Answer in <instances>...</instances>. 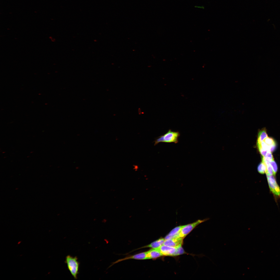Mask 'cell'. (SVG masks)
I'll return each mask as SVG.
<instances>
[{
	"instance_id": "6da1fadb",
	"label": "cell",
	"mask_w": 280,
	"mask_h": 280,
	"mask_svg": "<svg viewBox=\"0 0 280 280\" xmlns=\"http://www.w3.org/2000/svg\"><path fill=\"white\" fill-rule=\"evenodd\" d=\"M180 135L179 132L173 131L170 129L165 134L159 137L155 140L154 145H156L160 142L177 143L178 142Z\"/></svg>"
},
{
	"instance_id": "7a4b0ae2",
	"label": "cell",
	"mask_w": 280,
	"mask_h": 280,
	"mask_svg": "<svg viewBox=\"0 0 280 280\" xmlns=\"http://www.w3.org/2000/svg\"><path fill=\"white\" fill-rule=\"evenodd\" d=\"M65 262L71 274L75 279H76L79 265L77 258L68 255L66 258Z\"/></svg>"
},
{
	"instance_id": "3957f363",
	"label": "cell",
	"mask_w": 280,
	"mask_h": 280,
	"mask_svg": "<svg viewBox=\"0 0 280 280\" xmlns=\"http://www.w3.org/2000/svg\"><path fill=\"white\" fill-rule=\"evenodd\" d=\"M209 219L206 218L202 220H198L192 223L183 226L178 234V237L184 239L196 226Z\"/></svg>"
},
{
	"instance_id": "277c9868",
	"label": "cell",
	"mask_w": 280,
	"mask_h": 280,
	"mask_svg": "<svg viewBox=\"0 0 280 280\" xmlns=\"http://www.w3.org/2000/svg\"><path fill=\"white\" fill-rule=\"evenodd\" d=\"M270 191L276 197H280V187L278 184L274 176L266 175Z\"/></svg>"
},
{
	"instance_id": "5b68a950",
	"label": "cell",
	"mask_w": 280,
	"mask_h": 280,
	"mask_svg": "<svg viewBox=\"0 0 280 280\" xmlns=\"http://www.w3.org/2000/svg\"><path fill=\"white\" fill-rule=\"evenodd\" d=\"M183 239L177 237L165 240L163 245L177 248L181 246Z\"/></svg>"
},
{
	"instance_id": "8992f818",
	"label": "cell",
	"mask_w": 280,
	"mask_h": 280,
	"mask_svg": "<svg viewBox=\"0 0 280 280\" xmlns=\"http://www.w3.org/2000/svg\"><path fill=\"white\" fill-rule=\"evenodd\" d=\"M130 259L138 260L148 259L147 251L141 253L134 255L126 257L125 258L119 259L114 262L113 263V265L123 261Z\"/></svg>"
},
{
	"instance_id": "52a82bcc",
	"label": "cell",
	"mask_w": 280,
	"mask_h": 280,
	"mask_svg": "<svg viewBox=\"0 0 280 280\" xmlns=\"http://www.w3.org/2000/svg\"><path fill=\"white\" fill-rule=\"evenodd\" d=\"M158 248L163 256H174L176 249V248L164 245Z\"/></svg>"
},
{
	"instance_id": "ba28073f",
	"label": "cell",
	"mask_w": 280,
	"mask_h": 280,
	"mask_svg": "<svg viewBox=\"0 0 280 280\" xmlns=\"http://www.w3.org/2000/svg\"><path fill=\"white\" fill-rule=\"evenodd\" d=\"M165 240L164 238H160L147 245L141 247L139 249L148 247L154 249L158 248L163 245Z\"/></svg>"
},
{
	"instance_id": "9c48e42d",
	"label": "cell",
	"mask_w": 280,
	"mask_h": 280,
	"mask_svg": "<svg viewBox=\"0 0 280 280\" xmlns=\"http://www.w3.org/2000/svg\"><path fill=\"white\" fill-rule=\"evenodd\" d=\"M147 253L148 259L156 258L163 256L158 248H152L147 251Z\"/></svg>"
},
{
	"instance_id": "30bf717a",
	"label": "cell",
	"mask_w": 280,
	"mask_h": 280,
	"mask_svg": "<svg viewBox=\"0 0 280 280\" xmlns=\"http://www.w3.org/2000/svg\"><path fill=\"white\" fill-rule=\"evenodd\" d=\"M183 226H177L173 229L165 238V240L177 237Z\"/></svg>"
},
{
	"instance_id": "8fae6325",
	"label": "cell",
	"mask_w": 280,
	"mask_h": 280,
	"mask_svg": "<svg viewBox=\"0 0 280 280\" xmlns=\"http://www.w3.org/2000/svg\"><path fill=\"white\" fill-rule=\"evenodd\" d=\"M268 137L266 129L263 128L260 130L258 134L257 144H260L265 138Z\"/></svg>"
},
{
	"instance_id": "7c38bea8",
	"label": "cell",
	"mask_w": 280,
	"mask_h": 280,
	"mask_svg": "<svg viewBox=\"0 0 280 280\" xmlns=\"http://www.w3.org/2000/svg\"><path fill=\"white\" fill-rule=\"evenodd\" d=\"M257 169L258 172L261 174H264L266 170V166L265 164L262 162L258 165Z\"/></svg>"
},
{
	"instance_id": "4fadbf2b",
	"label": "cell",
	"mask_w": 280,
	"mask_h": 280,
	"mask_svg": "<svg viewBox=\"0 0 280 280\" xmlns=\"http://www.w3.org/2000/svg\"><path fill=\"white\" fill-rule=\"evenodd\" d=\"M270 164L273 170L274 175L275 176L278 170L277 164L274 160L270 162Z\"/></svg>"
},
{
	"instance_id": "5bb4252c",
	"label": "cell",
	"mask_w": 280,
	"mask_h": 280,
	"mask_svg": "<svg viewBox=\"0 0 280 280\" xmlns=\"http://www.w3.org/2000/svg\"><path fill=\"white\" fill-rule=\"evenodd\" d=\"M263 141L269 146L271 145L276 143L275 141L273 138L268 137L265 138Z\"/></svg>"
},
{
	"instance_id": "9a60e30c",
	"label": "cell",
	"mask_w": 280,
	"mask_h": 280,
	"mask_svg": "<svg viewBox=\"0 0 280 280\" xmlns=\"http://www.w3.org/2000/svg\"><path fill=\"white\" fill-rule=\"evenodd\" d=\"M263 157L266 160L269 162L274 160L271 152L269 151H268L265 156Z\"/></svg>"
},
{
	"instance_id": "2e32d148",
	"label": "cell",
	"mask_w": 280,
	"mask_h": 280,
	"mask_svg": "<svg viewBox=\"0 0 280 280\" xmlns=\"http://www.w3.org/2000/svg\"><path fill=\"white\" fill-rule=\"evenodd\" d=\"M257 145L259 152L261 155L263 157L265 156L268 151L262 149L261 147L260 144H257Z\"/></svg>"
},
{
	"instance_id": "e0dca14e",
	"label": "cell",
	"mask_w": 280,
	"mask_h": 280,
	"mask_svg": "<svg viewBox=\"0 0 280 280\" xmlns=\"http://www.w3.org/2000/svg\"><path fill=\"white\" fill-rule=\"evenodd\" d=\"M184 253V251L181 246L176 248L174 256L179 255Z\"/></svg>"
},
{
	"instance_id": "ac0fdd59",
	"label": "cell",
	"mask_w": 280,
	"mask_h": 280,
	"mask_svg": "<svg viewBox=\"0 0 280 280\" xmlns=\"http://www.w3.org/2000/svg\"><path fill=\"white\" fill-rule=\"evenodd\" d=\"M260 145L261 147L263 149L269 151L270 146L267 144L264 141H262L260 144Z\"/></svg>"
},
{
	"instance_id": "d6986e66",
	"label": "cell",
	"mask_w": 280,
	"mask_h": 280,
	"mask_svg": "<svg viewBox=\"0 0 280 280\" xmlns=\"http://www.w3.org/2000/svg\"><path fill=\"white\" fill-rule=\"evenodd\" d=\"M276 143L273 145L270 146L269 151L271 152H273L276 149Z\"/></svg>"
}]
</instances>
